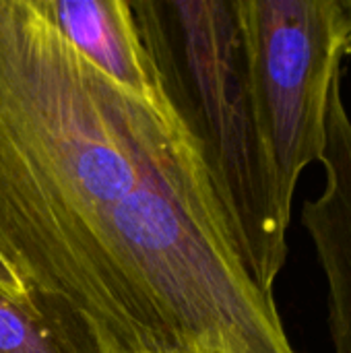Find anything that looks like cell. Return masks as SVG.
Wrapping results in <instances>:
<instances>
[{
    "label": "cell",
    "mask_w": 351,
    "mask_h": 353,
    "mask_svg": "<svg viewBox=\"0 0 351 353\" xmlns=\"http://www.w3.org/2000/svg\"><path fill=\"white\" fill-rule=\"evenodd\" d=\"M0 256L66 353H298L170 101L0 0Z\"/></svg>",
    "instance_id": "1"
},
{
    "label": "cell",
    "mask_w": 351,
    "mask_h": 353,
    "mask_svg": "<svg viewBox=\"0 0 351 353\" xmlns=\"http://www.w3.org/2000/svg\"><path fill=\"white\" fill-rule=\"evenodd\" d=\"M161 91L194 141L236 250L273 296L292 215L281 209L259 132L236 0H134Z\"/></svg>",
    "instance_id": "2"
},
{
    "label": "cell",
    "mask_w": 351,
    "mask_h": 353,
    "mask_svg": "<svg viewBox=\"0 0 351 353\" xmlns=\"http://www.w3.org/2000/svg\"><path fill=\"white\" fill-rule=\"evenodd\" d=\"M321 165L325 188L302 207L327 283V325L333 353H351V118L341 74L333 81L327 110V147Z\"/></svg>",
    "instance_id": "4"
},
{
    "label": "cell",
    "mask_w": 351,
    "mask_h": 353,
    "mask_svg": "<svg viewBox=\"0 0 351 353\" xmlns=\"http://www.w3.org/2000/svg\"><path fill=\"white\" fill-rule=\"evenodd\" d=\"M252 108L281 209L321 163L333 81L351 56V0H236Z\"/></svg>",
    "instance_id": "3"
},
{
    "label": "cell",
    "mask_w": 351,
    "mask_h": 353,
    "mask_svg": "<svg viewBox=\"0 0 351 353\" xmlns=\"http://www.w3.org/2000/svg\"><path fill=\"white\" fill-rule=\"evenodd\" d=\"M0 296L6 298V300H10L12 304H17V306H21V308H25V310L31 314V310H29V298H27L25 288H23V283L19 281V277L10 271V267L4 263L2 256H0ZM31 316H33V314H31ZM33 319H35V316H33Z\"/></svg>",
    "instance_id": "7"
},
{
    "label": "cell",
    "mask_w": 351,
    "mask_h": 353,
    "mask_svg": "<svg viewBox=\"0 0 351 353\" xmlns=\"http://www.w3.org/2000/svg\"><path fill=\"white\" fill-rule=\"evenodd\" d=\"M60 35L124 89L166 101L130 0H35Z\"/></svg>",
    "instance_id": "5"
},
{
    "label": "cell",
    "mask_w": 351,
    "mask_h": 353,
    "mask_svg": "<svg viewBox=\"0 0 351 353\" xmlns=\"http://www.w3.org/2000/svg\"><path fill=\"white\" fill-rule=\"evenodd\" d=\"M0 353H66L25 308L0 296Z\"/></svg>",
    "instance_id": "6"
}]
</instances>
